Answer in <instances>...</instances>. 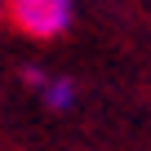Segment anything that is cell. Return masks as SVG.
<instances>
[{
  "label": "cell",
  "mask_w": 151,
  "mask_h": 151,
  "mask_svg": "<svg viewBox=\"0 0 151 151\" xmlns=\"http://www.w3.org/2000/svg\"><path fill=\"white\" fill-rule=\"evenodd\" d=\"M14 22L27 36H62L71 27V0H9Z\"/></svg>",
  "instance_id": "cell-1"
},
{
  "label": "cell",
  "mask_w": 151,
  "mask_h": 151,
  "mask_svg": "<svg viewBox=\"0 0 151 151\" xmlns=\"http://www.w3.org/2000/svg\"><path fill=\"white\" fill-rule=\"evenodd\" d=\"M27 80L45 89V102H49L53 111H67V107L76 102V85H71V80H45V76H40V71H31V76H27Z\"/></svg>",
  "instance_id": "cell-2"
}]
</instances>
